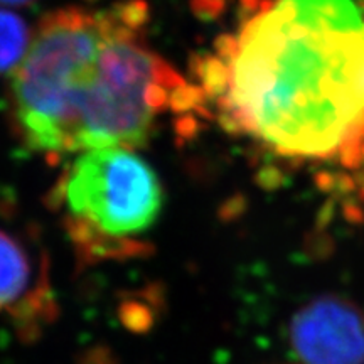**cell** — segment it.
Segmentation results:
<instances>
[{"label":"cell","mask_w":364,"mask_h":364,"mask_svg":"<svg viewBox=\"0 0 364 364\" xmlns=\"http://www.w3.org/2000/svg\"><path fill=\"white\" fill-rule=\"evenodd\" d=\"M149 7H66L41 21L12 83L27 147L49 156L144 145L166 112L198 110V95L150 48Z\"/></svg>","instance_id":"7a4b0ae2"},{"label":"cell","mask_w":364,"mask_h":364,"mask_svg":"<svg viewBox=\"0 0 364 364\" xmlns=\"http://www.w3.org/2000/svg\"><path fill=\"white\" fill-rule=\"evenodd\" d=\"M196 59L198 108L273 156L364 167V0H247Z\"/></svg>","instance_id":"6da1fadb"},{"label":"cell","mask_w":364,"mask_h":364,"mask_svg":"<svg viewBox=\"0 0 364 364\" xmlns=\"http://www.w3.org/2000/svg\"><path fill=\"white\" fill-rule=\"evenodd\" d=\"M33 282V262L24 243L0 230V312L14 311Z\"/></svg>","instance_id":"5b68a950"},{"label":"cell","mask_w":364,"mask_h":364,"mask_svg":"<svg viewBox=\"0 0 364 364\" xmlns=\"http://www.w3.org/2000/svg\"><path fill=\"white\" fill-rule=\"evenodd\" d=\"M2 4H9V6H26V4L34 2V0H0Z\"/></svg>","instance_id":"52a82bcc"},{"label":"cell","mask_w":364,"mask_h":364,"mask_svg":"<svg viewBox=\"0 0 364 364\" xmlns=\"http://www.w3.org/2000/svg\"><path fill=\"white\" fill-rule=\"evenodd\" d=\"M290 346L302 364H364V311L344 297H318L295 314Z\"/></svg>","instance_id":"277c9868"},{"label":"cell","mask_w":364,"mask_h":364,"mask_svg":"<svg viewBox=\"0 0 364 364\" xmlns=\"http://www.w3.org/2000/svg\"><path fill=\"white\" fill-rule=\"evenodd\" d=\"M29 44V29L16 14L0 11V75L19 66Z\"/></svg>","instance_id":"8992f818"},{"label":"cell","mask_w":364,"mask_h":364,"mask_svg":"<svg viewBox=\"0 0 364 364\" xmlns=\"http://www.w3.org/2000/svg\"><path fill=\"white\" fill-rule=\"evenodd\" d=\"M54 193L73 240L95 255L134 243L156 225L164 204L156 172L125 147L81 152Z\"/></svg>","instance_id":"3957f363"}]
</instances>
